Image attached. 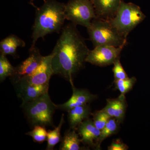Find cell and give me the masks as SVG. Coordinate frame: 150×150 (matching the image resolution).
<instances>
[{
    "label": "cell",
    "instance_id": "1",
    "mask_svg": "<svg viewBox=\"0 0 150 150\" xmlns=\"http://www.w3.org/2000/svg\"><path fill=\"white\" fill-rule=\"evenodd\" d=\"M76 26L70 23L64 26L51 54L54 74L71 84L74 83L75 75L84 67L90 51Z\"/></svg>",
    "mask_w": 150,
    "mask_h": 150
},
{
    "label": "cell",
    "instance_id": "2",
    "mask_svg": "<svg viewBox=\"0 0 150 150\" xmlns=\"http://www.w3.org/2000/svg\"><path fill=\"white\" fill-rule=\"evenodd\" d=\"M65 4L56 0H45L39 8H35V18L33 26L31 47H35L38 40L54 33H60L66 20Z\"/></svg>",
    "mask_w": 150,
    "mask_h": 150
},
{
    "label": "cell",
    "instance_id": "3",
    "mask_svg": "<svg viewBox=\"0 0 150 150\" xmlns=\"http://www.w3.org/2000/svg\"><path fill=\"white\" fill-rule=\"evenodd\" d=\"M21 107L32 127H54L53 116L57 109V105L52 101L48 93L29 102L22 103Z\"/></svg>",
    "mask_w": 150,
    "mask_h": 150
},
{
    "label": "cell",
    "instance_id": "4",
    "mask_svg": "<svg viewBox=\"0 0 150 150\" xmlns=\"http://www.w3.org/2000/svg\"><path fill=\"white\" fill-rule=\"evenodd\" d=\"M87 28L90 39L95 47L101 45L117 47L126 46V38L112 26L108 19L96 17Z\"/></svg>",
    "mask_w": 150,
    "mask_h": 150
},
{
    "label": "cell",
    "instance_id": "5",
    "mask_svg": "<svg viewBox=\"0 0 150 150\" xmlns=\"http://www.w3.org/2000/svg\"><path fill=\"white\" fill-rule=\"evenodd\" d=\"M146 17L139 6L122 1L115 15L108 20L118 32L127 38L129 33L141 23Z\"/></svg>",
    "mask_w": 150,
    "mask_h": 150
},
{
    "label": "cell",
    "instance_id": "6",
    "mask_svg": "<svg viewBox=\"0 0 150 150\" xmlns=\"http://www.w3.org/2000/svg\"><path fill=\"white\" fill-rule=\"evenodd\" d=\"M66 20L88 28L97 16L91 0H69L65 4Z\"/></svg>",
    "mask_w": 150,
    "mask_h": 150
},
{
    "label": "cell",
    "instance_id": "7",
    "mask_svg": "<svg viewBox=\"0 0 150 150\" xmlns=\"http://www.w3.org/2000/svg\"><path fill=\"white\" fill-rule=\"evenodd\" d=\"M125 46L117 47L101 45L96 46L93 50L90 51L86 62L101 67L112 64L120 57V54Z\"/></svg>",
    "mask_w": 150,
    "mask_h": 150
},
{
    "label": "cell",
    "instance_id": "8",
    "mask_svg": "<svg viewBox=\"0 0 150 150\" xmlns=\"http://www.w3.org/2000/svg\"><path fill=\"white\" fill-rule=\"evenodd\" d=\"M17 94L22 103L29 102L48 93L49 84L35 85L19 79L13 81Z\"/></svg>",
    "mask_w": 150,
    "mask_h": 150
},
{
    "label": "cell",
    "instance_id": "9",
    "mask_svg": "<svg viewBox=\"0 0 150 150\" xmlns=\"http://www.w3.org/2000/svg\"><path fill=\"white\" fill-rule=\"evenodd\" d=\"M51 60V54L44 56L41 64L35 71L30 74L19 79H22L28 83L35 85L49 84L50 79L52 75L54 74Z\"/></svg>",
    "mask_w": 150,
    "mask_h": 150
},
{
    "label": "cell",
    "instance_id": "10",
    "mask_svg": "<svg viewBox=\"0 0 150 150\" xmlns=\"http://www.w3.org/2000/svg\"><path fill=\"white\" fill-rule=\"evenodd\" d=\"M29 54L27 59L15 67L14 74L10 77L12 81L30 74L41 64L44 56L41 55L38 48L36 46L30 48Z\"/></svg>",
    "mask_w": 150,
    "mask_h": 150
},
{
    "label": "cell",
    "instance_id": "11",
    "mask_svg": "<svg viewBox=\"0 0 150 150\" xmlns=\"http://www.w3.org/2000/svg\"><path fill=\"white\" fill-rule=\"evenodd\" d=\"M72 95L68 101L62 104L57 105V109L68 111L74 108L88 104L96 99L97 96L86 90L76 88L74 83L71 84Z\"/></svg>",
    "mask_w": 150,
    "mask_h": 150
},
{
    "label": "cell",
    "instance_id": "12",
    "mask_svg": "<svg viewBox=\"0 0 150 150\" xmlns=\"http://www.w3.org/2000/svg\"><path fill=\"white\" fill-rule=\"evenodd\" d=\"M77 128L79 134L81 137L82 143L84 145L97 148L101 131L95 126L93 121L88 118L83 121Z\"/></svg>",
    "mask_w": 150,
    "mask_h": 150
},
{
    "label": "cell",
    "instance_id": "13",
    "mask_svg": "<svg viewBox=\"0 0 150 150\" xmlns=\"http://www.w3.org/2000/svg\"><path fill=\"white\" fill-rule=\"evenodd\" d=\"M97 17L110 19L114 16L118 11L121 0H91Z\"/></svg>",
    "mask_w": 150,
    "mask_h": 150
},
{
    "label": "cell",
    "instance_id": "14",
    "mask_svg": "<svg viewBox=\"0 0 150 150\" xmlns=\"http://www.w3.org/2000/svg\"><path fill=\"white\" fill-rule=\"evenodd\" d=\"M25 43L24 40L14 34H11L3 39L0 42L1 54L4 56L10 55L16 58L17 49L19 47H24Z\"/></svg>",
    "mask_w": 150,
    "mask_h": 150
},
{
    "label": "cell",
    "instance_id": "15",
    "mask_svg": "<svg viewBox=\"0 0 150 150\" xmlns=\"http://www.w3.org/2000/svg\"><path fill=\"white\" fill-rule=\"evenodd\" d=\"M68 112V121L71 129H76L91 114L90 107L88 104L74 108Z\"/></svg>",
    "mask_w": 150,
    "mask_h": 150
},
{
    "label": "cell",
    "instance_id": "16",
    "mask_svg": "<svg viewBox=\"0 0 150 150\" xmlns=\"http://www.w3.org/2000/svg\"><path fill=\"white\" fill-rule=\"evenodd\" d=\"M81 139L74 129H70L66 131L61 140L59 149L61 150H79L81 149Z\"/></svg>",
    "mask_w": 150,
    "mask_h": 150
},
{
    "label": "cell",
    "instance_id": "17",
    "mask_svg": "<svg viewBox=\"0 0 150 150\" xmlns=\"http://www.w3.org/2000/svg\"><path fill=\"white\" fill-rule=\"evenodd\" d=\"M65 123L64 115L62 114L58 126L54 130H49L47 133V145L46 150H53L56 144L62 140L61 131L63 124Z\"/></svg>",
    "mask_w": 150,
    "mask_h": 150
},
{
    "label": "cell",
    "instance_id": "18",
    "mask_svg": "<svg viewBox=\"0 0 150 150\" xmlns=\"http://www.w3.org/2000/svg\"><path fill=\"white\" fill-rule=\"evenodd\" d=\"M119 123L115 118H111L108 120L104 128L100 131L96 149L100 148V144L103 140L115 134L118 130Z\"/></svg>",
    "mask_w": 150,
    "mask_h": 150
},
{
    "label": "cell",
    "instance_id": "19",
    "mask_svg": "<svg viewBox=\"0 0 150 150\" xmlns=\"http://www.w3.org/2000/svg\"><path fill=\"white\" fill-rule=\"evenodd\" d=\"M15 67H13L6 56L0 55V81L3 82L7 78L12 76L14 74Z\"/></svg>",
    "mask_w": 150,
    "mask_h": 150
},
{
    "label": "cell",
    "instance_id": "20",
    "mask_svg": "<svg viewBox=\"0 0 150 150\" xmlns=\"http://www.w3.org/2000/svg\"><path fill=\"white\" fill-rule=\"evenodd\" d=\"M47 133L45 127L41 126H35L32 131L28 132L25 134L32 138L34 142L42 144L47 141Z\"/></svg>",
    "mask_w": 150,
    "mask_h": 150
},
{
    "label": "cell",
    "instance_id": "21",
    "mask_svg": "<svg viewBox=\"0 0 150 150\" xmlns=\"http://www.w3.org/2000/svg\"><path fill=\"white\" fill-rule=\"evenodd\" d=\"M136 81L137 79L134 77L126 79L118 80L115 81V87L121 92V95H125V94L133 88Z\"/></svg>",
    "mask_w": 150,
    "mask_h": 150
},
{
    "label": "cell",
    "instance_id": "22",
    "mask_svg": "<svg viewBox=\"0 0 150 150\" xmlns=\"http://www.w3.org/2000/svg\"><path fill=\"white\" fill-rule=\"evenodd\" d=\"M111 118L106 112L100 110L93 113V122L95 126L101 131Z\"/></svg>",
    "mask_w": 150,
    "mask_h": 150
},
{
    "label": "cell",
    "instance_id": "23",
    "mask_svg": "<svg viewBox=\"0 0 150 150\" xmlns=\"http://www.w3.org/2000/svg\"><path fill=\"white\" fill-rule=\"evenodd\" d=\"M126 98L124 95H121L118 98L114 117L120 123L122 122L125 116L126 108Z\"/></svg>",
    "mask_w": 150,
    "mask_h": 150
},
{
    "label": "cell",
    "instance_id": "24",
    "mask_svg": "<svg viewBox=\"0 0 150 150\" xmlns=\"http://www.w3.org/2000/svg\"><path fill=\"white\" fill-rule=\"evenodd\" d=\"M113 64L114 66L112 69V71L114 74L115 81L118 80L126 79L129 78L128 75L121 65L120 57L116 59Z\"/></svg>",
    "mask_w": 150,
    "mask_h": 150
},
{
    "label": "cell",
    "instance_id": "25",
    "mask_svg": "<svg viewBox=\"0 0 150 150\" xmlns=\"http://www.w3.org/2000/svg\"><path fill=\"white\" fill-rule=\"evenodd\" d=\"M118 102V98L115 99L107 100V105L102 109V111L106 112L111 118H114L116 105Z\"/></svg>",
    "mask_w": 150,
    "mask_h": 150
},
{
    "label": "cell",
    "instance_id": "26",
    "mask_svg": "<svg viewBox=\"0 0 150 150\" xmlns=\"http://www.w3.org/2000/svg\"><path fill=\"white\" fill-rule=\"evenodd\" d=\"M129 147L121 142L119 140H116L115 142H112L110 146L108 147V150H127L129 149Z\"/></svg>",
    "mask_w": 150,
    "mask_h": 150
},
{
    "label": "cell",
    "instance_id": "27",
    "mask_svg": "<svg viewBox=\"0 0 150 150\" xmlns=\"http://www.w3.org/2000/svg\"><path fill=\"white\" fill-rule=\"evenodd\" d=\"M45 1V0H44V1ZM33 0H30V4H31L32 5V6H33L34 7L36 8V7L35 6V5H34V4H33Z\"/></svg>",
    "mask_w": 150,
    "mask_h": 150
}]
</instances>
